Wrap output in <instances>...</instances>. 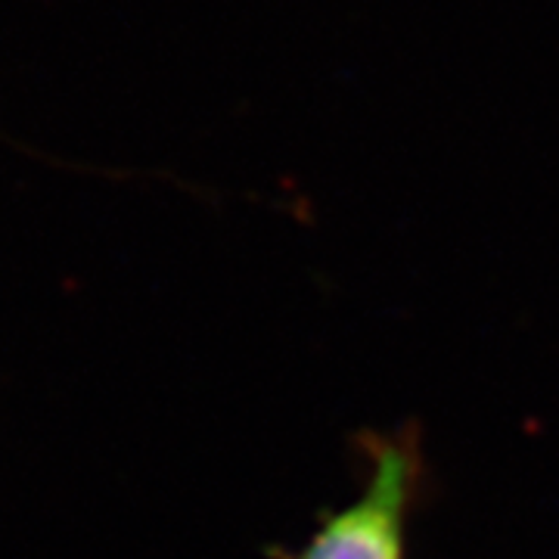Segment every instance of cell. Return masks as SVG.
Masks as SVG:
<instances>
[{"mask_svg": "<svg viewBox=\"0 0 559 559\" xmlns=\"http://www.w3.org/2000/svg\"><path fill=\"white\" fill-rule=\"evenodd\" d=\"M358 491L326 507L286 559H411V532L432 491V466L414 419L352 439Z\"/></svg>", "mask_w": 559, "mask_h": 559, "instance_id": "1", "label": "cell"}]
</instances>
